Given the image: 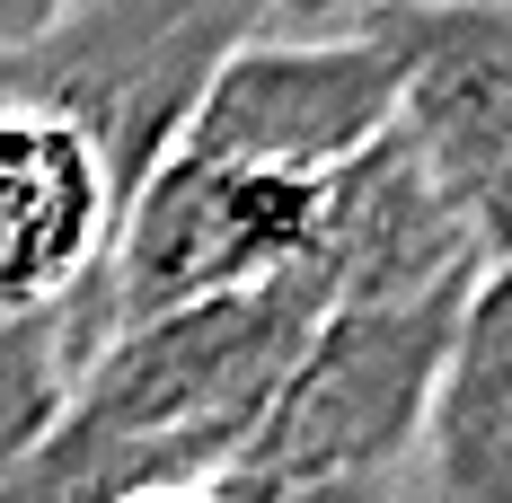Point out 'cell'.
<instances>
[{
	"mask_svg": "<svg viewBox=\"0 0 512 503\" xmlns=\"http://www.w3.org/2000/svg\"><path fill=\"white\" fill-rule=\"evenodd\" d=\"M124 503H221L212 486H151V495H124Z\"/></svg>",
	"mask_w": 512,
	"mask_h": 503,
	"instance_id": "cell-12",
	"label": "cell"
},
{
	"mask_svg": "<svg viewBox=\"0 0 512 503\" xmlns=\"http://www.w3.org/2000/svg\"><path fill=\"white\" fill-rule=\"evenodd\" d=\"M71 0H0V53H18V45H36L53 18H62Z\"/></svg>",
	"mask_w": 512,
	"mask_h": 503,
	"instance_id": "cell-11",
	"label": "cell"
},
{
	"mask_svg": "<svg viewBox=\"0 0 512 503\" xmlns=\"http://www.w3.org/2000/svg\"><path fill=\"white\" fill-rule=\"evenodd\" d=\"M398 503H407V495H398Z\"/></svg>",
	"mask_w": 512,
	"mask_h": 503,
	"instance_id": "cell-13",
	"label": "cell"
},
{
	"mask_svg": "<svg viewBox=\"0 0 512 503\" xmlns=\"http://www.w3.org/2000/svg\"><path fill=\"white\" fill-rule=\"evenodd\" d=\"M433 503H512V239L486 248L424 406Z\"/></svg>",
	"mask_w": 512,
	"mask_h": 503,
	"instance_id": "cell-9",
	"label": "cell"
},
{
	"mask_svg": "<svg viewBox=\"0 0 512 503\" xmlns=\"http://www.w3.org/2000/svg\"><path fill=\"white\" fill-rule=\"evenodd\" d=\"M460 292H407V301H327L292 353L274 406L256 415L239 459L212 477L221 503H398L407 459L424 442L433 371L451 345Z\"/></svg>",
	"mask_w": 512,
	"mask_h": 503,
	"instance_id": "cell-2",
	"label": "cell"
},
{
	"mask_svg": "<svg viewBox=\"0 0 512 503\" xmlns=\"http://www.w3.org/2000/svg\"><path fill=\"white\" fill-rule=\"evenodd\" d=\"M371 9H398V0H265L274 27H354Z\"/></svg>",
	"mask_w": 512,
	"mask_h": 503,
	"instance_id": "cell-10",
	"label": "cell"
},
{
	"mask_svg": "<svg viewBox=\"0 0 512 503\" xmlns=\"http://www.w3.org/2000/svg\"><path fill=\"white\" fill-rule=\"evenodd\" d=\"M318 195H327V177H274V168H239V159L168 151L115 221V248L98 274L106 336L133 318H159V309H195L292 274L318 239Z\"/></svg>",
	"mask_w": 512,
	"mask_h": 503,
	"instance_id": "cell-4",
	"label": "cell"
},
{
	"mask_svg": "<svg viewBox=\"0 0 512 503\" xmlns=\"http://www.w3.org/2000/svg\"><path fill=\"white\" fill-rule=\"evenodd\" d=\"M398 62V124L468 203L486 248L512 239V0H398L354 18Z\"/></svg>",
	"mask_w": 512,
	"mask_h": 503,
	"instance_id": "cell-6",
	"label": "cell"
},
{
	"mask_svg": "<svg viewBox=\"0 0 512 503\" xmlns=\"http://www.w3.org/2000/svg\"><path fill=\"white\" fill-rule=\"evenodd\" d=\"M265 27V0H71L36 45L0 53V98L62 115L98 151L124 212L177 151L212 71Z\"/></svg>",
	"mask_w": 512,
	"mask_h": 503,
	"instance_id": "cell-3",
	"label": "cell"
},
{
	"mask_svg": "<svg viewBox=\"0 0 512 503\" xmlns=\"http://www.w3.org/2000/svg\"><path fill=\"white\" fill-rule=\"evenodd\" d=\"M318 318L327 283L292 265L256 292L115 327L71 371L45 433L0 468V503H124L151 486H212L274 406Z\"/></svg>",
	"mask_w": 512,
	"mask_h": 503,
	"instance_id": "cell-1",
	"label": "cell"
},
{
	"mask_svg": "<svg viewBox=\"0 0 512 503\" xmlns=\"http://www.w3.org/2000/svg\"><path fill=\"white\" fill-rule=\"evenodd\" d=\"M389 124H398V62L371 27H265L212 71L177 151L274 177H336Z\"/></svg>",
	"mask_w": 512,
	"mask_h": 503,
	"instance_id": "cell-5",
	"label": "cell"
},
{
	"mask_svg": "<svg viewBox=\"0 0 512 503\" xmlns=\"http://www.w3.org/2000/svg\"><path fill=\"white\" fill-rule=\"evenodd\" d=\"M115 221L124 212H115L98 151L62 115L0 98V327L62 318L80 353H98V274L115 248Z\"/></svg>",
	"mask_w": 512,
	"mask_h": 503,
	"instance_id": "cell-7",
	"label": "cell"
},
{
	"mask_svg": "<svg viewBox=\"0 0 512 503\" xmlns=\"http://www.w3.org/2000/svg\"><path fill=\"white\" fill-rule=\"evenodd\" d=\"M327 301H407V292H460L486 265V230L468 203L433 177V159L389 124L362 159H345L318 195V239L301 256Z\"/></svg>",
	"mask_w": 512,
	"mask_h": 503,
	"instance_id": "cell-8",
	"label": "cell"
}]
</instances>
